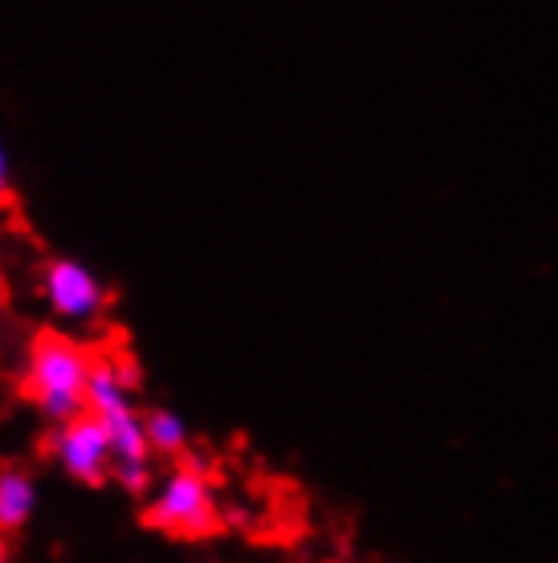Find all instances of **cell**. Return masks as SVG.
I'll return each instance as SVG.
<instances>
[{"mask_svg":"<svg viewBox=\"0 0 558 563\" xmlns=\"http://www.w3.org/2000/svg\"><path fill=\"white\" fill-rule=\"evenodd\" d=\"M90 372H94V355L86 352L78 339L45 331L29 347L25 393L45 421L57 429V424H70L86 412Z\"/></svg>","mask_w":558,"mask_h":563,"instance_id":"7a4b0ae2","label":"cell"},{"mask_svg":"<svg viewBox=\"0 0 558 563\" xmlns=\"http://www.w3.org/2000/svg\"><path fill=\"white\" fill-rule=\"evenodd\" d=\"M135 367L119 355H94L90 388H86V412H94L107 424L114 445V478L126 494H143L152 486V445L143 429V412L135 405Z\"/></svg>","mask_w":558,"mask_h":563,"instance_id":"6da1fadb","label":"cell"},{"mask_svg":"<svg viewBox=\"0 0 558 563\" xmlns=\"http://www.w3.org/2000/svg\"><path fill=\"white\" fill-rule=\"evenodd\" d=\"M143 429H147V445L152 453H164V457H188V421L171 409H152L143 417Z\"/></svg>","mask_w":558,"mask_h":563,"instance_id":"52a82bcc","label":"cell"},{"mask_svg":"<svg viewBox=\"0 0 558 563\" xmlns=\"http://www.w3.org/2000/svg\"><path fill=\"white\" fill-rule=\"evenodd\" d=\"M37 510V482L25 465H0V539L29 527Z\"/></svg>","mask_w":558,"mask_h":563,"instance_id":"8992f818","label":"cell"},{"mask_svg":"<svg viewBox=\"0 0 558 563\" xmlns=\"http://www.w3.org/2000/svg\"><path fill=\"white\" fill-rule=\"evenodd\" d=\"M143 522L152 531L180 539H204L221 531V503H216V490H212L200 457L188 453V462L159 478L143 507Z\"/></svg>","mask_w":558,"mask_h":563,"instance_id":"3957f363","label":"cell"},{"mask_svg":"<svg viewBox=\"0 0 558 563\" xmlns=\"http://www.w3.org/2000/svg\"><path fill=\"white\" fill-rule=\"evenodd\" d=\"M0 563H9V543L0 539Z\"/></svg>","mask_w":558,"mask_h":563,"instance_id":"9c48e42d","label":"cell"},{"mask_svg":"<svg viewBox=\"0 0 558 563\" xmlns=\"http://www.w3.org/2000/svg\"><path fill=\"white\" fill-rule=\"evenodd\" d=\"M9 180H13V168H9V152H4V143H0V200L9 197Z\"/></svg>","mask_w":558,"mask_h":563,"instance_id":"ba28073f","label":"cell"},{"mask_svg":"<svg viewBox=\"0 0 558 563\" xmlns=\"http://www.w3.org/2000/svg\"><path fill=\"white\" fill-rule=\"evenodd\" d=\"M49 453L82 486H102V482L114 478L111 433H107V424L98 421L94 412H82L70 424H57L54 437H49Z\"/></svg>","mask_w":558,"mask_h":563,"instance_id":"5b68a950","label":"cell"},{"mask_svg":"<svg viewBox=\"0 0 558 563\" xmlns=\"http://www.w3.org/2000/svg\"><path fill=\"white\" fill-rule=\"evenodd\" d=\"M42 290L45 302L66 327H98L102 314L111 307V290L102 286L94 269L86 262H74V257H54L42 274Z\"/></svg>","mask_w":558,"mask_h":563,"instance_id":"277c9868","label":"cell"}]
</instances>
